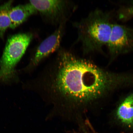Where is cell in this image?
Instances as JSON below:
<instances>
[{
	"label": "cell",
	"instance_id": "cell-10",
	"mask_svg": "<svg viewBox=\"0 0 133 133\" xmlns=\"http://www.w3.org/2000/svg\"><path fill=\"white\" fill-rule=\"evenodd\" d=\"M127 14L128 15H133V6L129 8L127 10Z\"/></svg>",
	"mask_w": 133,
	"mask_h": 133
},
{
	"label": "cell",
	"instance_id": "cell-7",
	"mask_svg": "<svg viewBox=\"0 0 133 133\" xmlns=\"http://www.w3.org/2000/svg\"><path fill=\"white\" fill-rule=\"evenodd\" d=\"M37 12L35 8L30 3L11 8L9 11L11 21L10 28L12 29H15L24 22L30 16Z\"/></svg>",
	"mask_w": 133,
	"mask_h": 133
},
{
	"label": "cell",
	"instance_id": "cell-6",
	"mask_svg": "<svg viewBox=\"0 0 133 133\" xmlns=\"http://www.w3.org/2000/svg\"><path fill=\"white\" fill-rule=\"evenodd\" d=\"M66 24L60 25L55 30L38 46L31 62L30 66H37L43 60L59 49L64 34Z\"/></svg>",
	"mask_w": 133,
	"mask_h": 133
},
{
	"label": "cell",
	"instance_id": "cell-3",
	"mask_svg": "<svg viewBox=\"0 0 133 133\" xmlns=\"http://www.w3.org/2000/svg\"><path fill=\"white\" fill-rule=\"evenodd\" d=\"M30 33H19L9 37L0 60V82L8 84L18 80L15 70L32 40Z\"/></svg>",
	"mask_w": 133,
	"mask_h": 133
},
{
	"label": "cell",
	"instance_id": "cell-4",
	"mask_svg": "<svg viewBox=\"0 0 133 133\" xmlns=\"http://www.w3.org/2000/svg\"><path fill=\"white\" fill-rule=\"evenodd\" d=\"M29 3L46 23L58 26L66 24L77 8L74 3L67 0H35Z\"/></svg>",
	"mask_w": 133,
	"mask_h": 133
},
{
	"label": "cell",
	"instance_id": "cell-2",
	"mask_svg": "<svg viewBox=\"0 0 133 133\" xmlns=\"http://www.w3.org/2000/svg\"><path fill=\"white\" fill-rule=\"evenodd\" d=\"M73 25L77 31V42L81 45L84 55L99 51L107 45L112 24L106 13L94 10Z\"/></svg>",
	"mask_w": 133,
	"mask_h": 133
},
{
	"label": "cell",
	"instance_id": "cell-5",
	"mask_svg": "<svg viewBox=\"0 0 133 133\" xmlns=\"http://www.w3.org/2000/svg\"><path fill=\"white\" fill-rule=\"evenodd\" d=\"M107 45L113 58L133 51V30L122 25L112 24Z\"/></svg>",
	"mask_w": 133,
	"mask_h": 133
},
{
	"label": "cell",
	"instance_id": "cell-9",
	"mask_svg": "<svg viewBox=\"0 0 133 133\" xmlns=\"http://www.w3.org/2000/svg\"><path fill=\"white\" fill-rule=\"evenodd\" d=\"M12 2V1H9L0 5V37L2 38L6 29L10 27L9 11Z\"/></svg>",
	"mask_w": 133,
	"mask_h": 133
},
{
	"label": "cell",
	"instance_id": "cell-8",
	"mask_svg": "<svg viewBox=\"0 0 133 133\" xmlns=\"http://www.w3.org/2000/svg\"><path fill=\"white\" fill-rule=\"evenodd\" d=\"M117 115L123 123L130 127H133V94L126 97L119 105Z\"/></svg>",
	"mask_w": 133,
	"mask_h": 133
},
{
	"label": "cell",
	"instance_id": "cell-1",
	"mask_svg": "<svg viewBox=\"0 0 133 133\" xmlns=\"http://www.w3.org/2000/svg\"><path fill=\"white\" fill-rule=\"evenodd\" d=\"M124 82V76L105 71L89 60L61 49L39 84L59 114L80 116L94 101Z\"/></svg>",
	"mask_w": 133,
	"mask_h": 133
}]
</instances>
